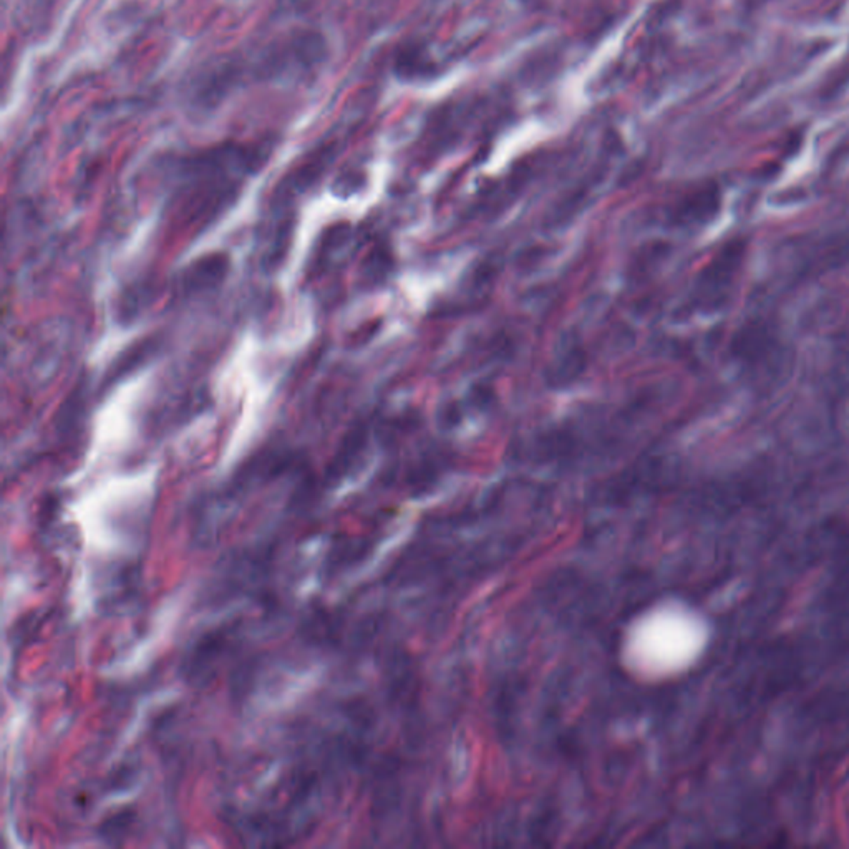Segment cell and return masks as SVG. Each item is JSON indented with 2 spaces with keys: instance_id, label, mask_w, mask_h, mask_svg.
I'll list each match as a JSON object with an SVG mask.
<instances>
[{
  "instance_id": "cell-1",
  "label": "cell",
  "mask_w": 849,
  "mask_h": 849,
  "mask_svg": "<svg viewBox=\"0 0 849 849\" xmlns=\"http://www.w3.org/2000/svg\"><path fill=\"white\" fill-rule=\"evenodd\" d=\"M707 639V624L697 612L670 604L639 622L629 639L627 653L640 672L669 675L693 664Z\"/></svg>"
}]
</instances>
